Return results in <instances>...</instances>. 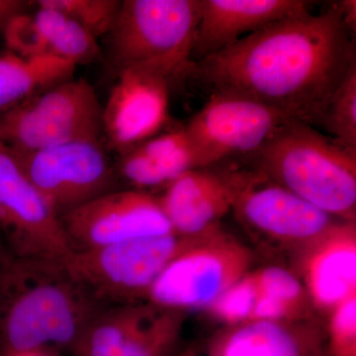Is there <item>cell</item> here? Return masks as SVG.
<instances>
[{
	"instance_id": "cell-1",
	"label": "cell",
	"mask_w": 356,
	"mask_h": 356,
	"mask_svg": "<svg viewBox=\"0 0 356 356\" xmlns=\"http://www.w3.org/2000/svg\"><path fill=\"white\" fill-rule=\"evenodd\" d=\"M353 33L337 6L292 14L194 62L191 76L213 93L243 96L317 126L356 63Z\"/></svg>"
},
{
	"instance_id": "cell-2",
	"label": "cell",
	"mask_w": 356,
	"mask_h": 356,
	"mask_svg": "<svg viewBox=\"0 0 356 356\" xmlns=\"http://www.w3.org/2000/svg\"><path fill=\"white\" fill-rule=\"evenodd\" d=\"M65 261L13 259L0 270V350L74 351L106 308Z\"/></svg>"
},
{
	"instance_id": "cell-3",
	"label": "cell",
	"mask_w": 356,
	"mask_h": 356,
	"mask_svg": "<svg viewBox=\"0 0 356 356\" xmlns=\"http://www.w3.org/2000/svg\"><path fill=\"white\" fill-rule=\"evenodd\" d=\"M257 172L334 219L355 222L356 153L292 121L254 154Z\"/></svg>"
},
{
	"instance_id": "cell-4",
	"label": "cell",
	"mask_w": 356,
	"mask_h": 356,
	"mask_svg": "<svg viewBox=\"0 0 356 356\" xmlns=\"http://www.w3.org/2000/svg\"><path fill=\"white\" fill-rule=\"evenodd\" d=\"M200 0H124L109 33L117 74L129 69L161 72L170 81L191 76Z\"/></svg>"
},
{
	"instance_id": "cell-5",
	"label": "cell",
	"mask_w": 356,
	"mask_h": 356,
	"mask_svg": "<svg viewBox=\"0 0 356 356\" xmlns=\"http://www.w3.org/2000/svg\"><path fill=\"white\" fill-rule=\"evenodd\" d=\"M198 236L172 233L74 250L65 264L103 305L140 303L147 301L165 267Z\"/></svg>"
},
{
	"instance_id": "cell-6",
	"label": "cell",
	"mask_w": 356,
	"mask_h": 356,
	"mask_svg": "<svg viewBox=\"0 0 356 356\" xmlns=\"http://www.w3.org/2000/svg\"><path fill=\"white\" fill-rule=\"evenodd\" d=\"M254 254L218 226L202 234L159 276L147 301L172 310H205L252 269Z\"/></svg>"
},
{
	"instance_id": "cell-7",
	"label": "cell",
	"mask_w": 356,
	"mask_h": 356,
	"mask_svg": "<svg viewBox=\"0 0 356 356\" xmlns=\"http://www.w3.org/2000/svg\"><path fill=\"white\" fill-rule=\"evenodd\" d=\"M102 135V105L83 79L58 83L0 114V142L15 151H38Z\"/></svg>"
},
{
	"instance_id": "cell-8",
	"label": "cell",
	"mask_w": 356,
	"mask_h": 356,
	"mask_svg": "<svg viewBox=\"0 0 356 356\" xmlns=\"http://www.w3.org/2000/svg\"><path fill=\"white\" fill-rule=\"evenodd\" d=\"M13 151L30 181L60 218L117 191L116 168L100 139L72 140L38 151Z\"/></svg>"
},
{
	"instance_id": "cell-9",
	"label": "cell",
	"mask_w": 356,
	"mask_h": 356,
	"mask_svg": "<svg viewBox=\"0 0 356 356\" xmlns=\"http://www.w3.org/2000/svg\"><path fill=\"white\" fill-rule=\"evenodd\" d=\"M0 236L13 259L65 261L72 252L60 216L1 142Z\"/></svg>"
},
{
	"instance_id": "cell-10",
	"label": "cell",
	"mask_w": 356,
	"mask_h": 356,
	"mask_svg": "<svg viewBox=\"0 0 356 356\" xmlns=\"http://www.w3.org/2000/svg\"><path fill=\"white\" fill-rule=\"evenodd\" d=\"M291 119L243 96L212 93L185 126L198 168L238 154H254Z\"/></svg>"
},
{
	"instance_id": "cell-11",
	"label": "cell",
	"mask_w": 356,
	"mask_h": 356,
	"mask_svg": "<svg viewBox=\"0 0 356 356\" xmlns=\"http://www.w3.org/2000/svg\"><path fill=\"white\" fill-rule=\"evenodd\" d=\"M233 211L250 234L297 257L339 221L257 170L248 172Z\"/></svg>"
},
{
	"instance_id": "cell-12",
	"label": "cell",
	"mask_w": 356,
	"mask_h": 356,
	"mask_svg": "<svg viewBox=\"0 0 356 356\" xmlns=\"http://www.w3.org/2000/svg\"><path fill=\"white\" fill-rule=\"evenodd\" d=\"M187 313L149 301L103 309L76 344V356H177Z\"/></svg>"
},
{
	"instance_id": "cell-13",
	"label": "cell",
	"mask_w": 356,
	"mask_h": 356,
	"mask_svg": "<svg viewBox=\"0 0 356 356\" xmlns=\"http://www.w3.org/2000/svg\"><path fill=\"white\" fill-rule=\"evenodd\" d=\"M72 252L172 234L158 196L109 192L60 216Z\"/></svg>"
},
{
	"instance_id": "cell-14",
	"label": "cell",
	"mask_w": 356,
	"mask_h": 356,
	"mask_svg": "<svg viewBox=\"0 0 356 356\" xmlns=\"http://www.w3.org/2000/svg\"><path fill=\"white\" fill-rule=\"evenodd\" d=\"M117 81L102 106V134L119 154L154 137L168 120L170 81L161 72L129 69Z\"/></svg>"
},
{
	"instance_id": "cell-15",
	"label": "cell",
	"mask_w": 356,
	"mask_h": 356,
	"mask_svg": "<svg viewBox=\"0 0 356 356\" xmlns=\"http://www.w3.org/2000/svg\"><path fill=\"white\" fill-rule=\"evenodd\" d=\"M248 172L197 168L180 175L159 196L173 233L198 236L221 226L233 211Z\"/></svg>"
},
{
	"instance_id": "cell-16",
	"label": "cell",
	"mask_w": 356,
	"mask_h": 356,
	"mask_svg": "<svg viewBox=\"0 0 356 356\" xmlns=\"http://www.w3.org/2000/svg\"><path fill=\"white\" fill-rule=\"evenodd\" d=\"M314 310L327 314L356 294L355 222H334L297 257Z\"/></svg>"
},
{
	"instance_id": "cell-17",
	"label": "cell",
	"mask_w": 356,
	"mask_h": 356,
	"mask_svg": "<svg viewBox=\"0 0 356 356\" xmlns=\"http://www.w3.org/2000/svg\"><path fill=\"white\" fill-rule=\"evenodd\" d=\"M304 0H200L192 58L196 62L292 14L308 10Z\"/></svg>"
},
{
	"instance_id": "cell-18",
	"label": "cell",
	"mask_w": 356,
	"mask_h": 356,
	"mask_svg": "<svg viewBox=\"0 0 356 356\" xmlns=\"http://www.w3.org/2000/svg\"><path fill=\"white\" fill-rule=\"evenodd\" d=\"M325 330L314 318L295 322H248L222 327L207 356H323Z\"/></svg>"
},
{
	"instance_id": "cell-19",
	"label": "cell",
	"mask_w": 356,
	"mask_h": 356,
	"mask_svg": "<svg viewBox=\"0 0 356 356\" xmlns=\"http://www.w3.org/2000/svg\"><path fill=\"white\" fill-rule=\"evenodd\" d=\"M76 67L51 54L25 58L0 55V114L33 96L72 79Z\"/></svg>"
},
{
	"instance_id": "cell-20",
	"label": "cell",
	"mask_w": 356,
	"mask_h": 356,
	"mask_svg": "<svg viewBox=\"0 0 356 356\" xmlns=\"http://www.w3.org/2000/svg\"><path fill=\"white\" fill-rule=\"evenodd\" d=\"M35 20L49 53L77 67L95 62L100 55L97 38L67 13L36 1Z\"/></svg>"
},
{
	"instance_id": "cell-21",
	"label": "cell",
	"mask_w": 356,
	"mask_h": 356,
	"mask_svg": "<svg viewBox=\"0 0 356 356\" xmlns=\"http://www.w3.org/2000/svg\"><path fill=\"white\" fill-rule=\"evenodd\" d=\"M137 147L156 165L166 186L184 173L198 168L184 128L156 135Z\"/></svg>"
},
{
	"instance_id": "cell-22",
	"label": "cell",
	"mask_w": 356,
	"mask_h": 356,
	"mask_svg": "<svg viewBox=\"0 0 356 356\" xmlns=\"http://www.w3.org/2000/svg\"><path fill=\"white\" fill-rule=\"evenodd\" d=\"M318 125L341 146L356 153V63L334 91Z\"/></svg>"
},
{
	"instance_id": "cell-23",
	"label": "cell",
	"mask_w": 356,
	"mask_h": 356,
	"mask_svg": "<svg viewBox=\"0 0 356 356\" xmlns=\"http://www.w3.org/2000/svg\"><path fill=\"white\" fill-rule=\"evenodd\" d=\"M259 297V285L250 269L205 311L222 327L245 324L250 322Z\"/></svg>"
},
{
	"instance_id": "cell-24",
	"label": "cell",
	"mask_w": 356,
	"mask_h": 356,
	"mask_svg": "<svg viewBox=\"0 0 356 356\" xmlns=\"http://www.w3.org/2000/svg\"><path fill=\"white\" fill-rule=\"evenodd\" d=\"M46 6L67 13L95 38L108 36L120 11L118 0H40Z\"/></svg>"
},
{
	"instance_id": "cell-25",
	"label": "cell",
	"mask_w": 356,
	"mask_h": 356,
	"mask_svg": "<svg viewBox=\"0 0 356 356\" xmlns=\"http://www.w3.org/2000/svg\"><path fill=\"white\" fill-rule=\"evenodd\" d=\"M327 315L325 353L330 356H356V294Z\"/></svg>"
},
{
	"instance_id": "cell-26",
	"label": "cell",
	"mask_w": 356,
	"mask_h": 356,
	"mask_svg": "<svg viewBox=\"0 0 356 356\" xmlns=\"http://www.w3.org/2000/svg\"><path fill=\"white\" fill-rule=\"evenodd\" d=\"M2 35L8 51L21 58H32L50 54L34 15L27 13L14 17Z\"/></svg>"
},
{
	"instance_id": "cell-27",
	"label": "cell",
	"mask_w": 356,
	"mask_h": 356,
	"mask_svg": "<svg viewBox=\"0 0 356 356\" xmlns=\"http://www.w3.org/2000/svg\"><path fill=\"white\" fill-rule=\"evenodd\" d=\"M30 2L23 0H0V33L19 14L25 13Z\"/></svg>"
},
{
	"instance_id": "cell-28",
	"label": "cell",
	"mask_w": 356,
	"mask_h": 356,
	"mask_svg": "<svg viewBox=\"0 0 356 356\" xmlns=\"http://www.w3.org/2000/svg\"><path fill=\"white\" fill-rule=\"evenodd\" d=\"M339 13L343 16V19L353 34H355L356 27V2L355 0H343L337 6Z\"/></svg>"
},
{
	"instance_id": "cell-29",
	"label": "cell",
	"mask_w": 356,
	"mask_h": 356,
	"mask_svg": "<svg viewBox=\"0 0 356 356\" xmlns=\"http://www.w3.org/2000/svg\"><path fill=\"white\" fill-rule=\"evenodd\" d=\"M11 261H13V257L9 254L8 250H7L1 236H0V270Z\"/></svg>"
},
{
	"instance_id": "cell-30",
	"label": "cell",
	"mask_w": 356,
	"mask_h": 356,
	"mask_svg": "<svg viewBox=\"0 0 356 356\" xmlns=\"http://www.w3.org/2000/svg\"><path fill=\"white\" fill-rule=\"evenodd\" d=\"M53 353L44 350L20 351V353H4L1 356H53Z\"/></svg>"
},
{
	"instance_id": "cell-31",
	"label": "cell",
	"mask_w": 356,
	"mask_h": 356,
	"mask_svg": "<svg viewBox=\"0 0 356 356\" xmlns=\"http://www.w3.org/2000/svg\"><path fill=\"white\" fill-rule=\"evenodd\" d=\"M177 356H199V355L194 348H189L178 353Z\"/></svg>"
},
{
	"instance_id": "cell-32",
	"label": "cell",
	"mask_w": 356,
	"mask_h": 356,
	"mask_svg": "<svg viewBox=\"0 0 356 356\" xmlns=\"http://www.w3.org/2000/svg\"><path fill=\"white\" fill-rule=\"evenodd\" d=\"M323 356H330V355H327V353H325H325H324V355H323Z\"/></svg>"
}]
</instances>
